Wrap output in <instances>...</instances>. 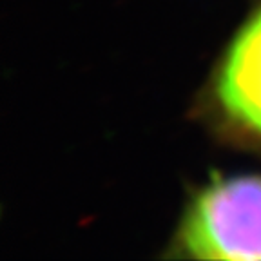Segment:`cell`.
<instances>
[{
  "instance_id": "6da1fadb",
  "label": "cell",
  "mask_w": 261,
  "mask_h": 261,
  "mask_svg": "<svg viewBox=\"0 0 261 261\" xmlns=\"http://www.w3.org/2000/svg\"><path fill=\"white\" fill-rule=\"evenodd\" d=\"M165 256L261 261V176L212 174L192 191Z\"/></svg>"
},
{
  "instance_id": "7a4b0ae2",
  "label": "cell",
  "mask_w": 261,
  "mask_h": 261,
  "mask_svg": "<svg viewBox=\"0 0 261 261\" xmlns=\"http://www.w3.org/2000/svg\"><path fill=\"white\" fill-rule=\"evenodd\" d=\"M196 116L221 143L261 156V0H254L221 51Z\"/></svg>"
}]
</instances>
